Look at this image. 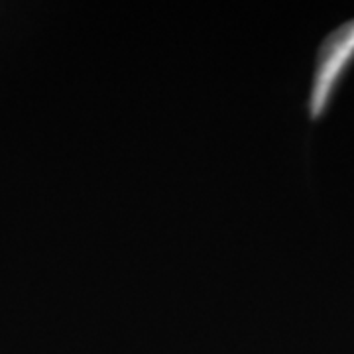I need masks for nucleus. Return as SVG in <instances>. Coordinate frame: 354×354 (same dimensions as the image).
<instances>
[{
  "instance_id": "nucleus-1",
  "label": "nucleus",
  "mask_w": 354,
  "mask_h": 354,
  "mask_svg": "<svg viewBox=\"0 0 354 354\" xmlns=\"http://www.w3.org/2000/svg\"><path fill=\"white\" fill-rule=\"evenodd\" d=\"M353 59L354 20L348 24H342L337 32H333L319 51L315 79H313V88H311V101H309V111H311L313 118H319L323 114L339 79Z\"/></svg>"
}]
</instances>
